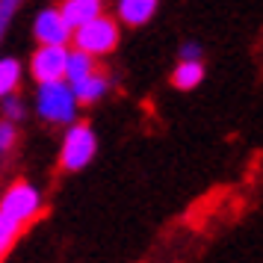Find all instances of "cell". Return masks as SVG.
Wrapping results in <instances>:
<instances>
[{
    "instance_id": "cell-1",
    "label": "cell",
    "mask_w": 263,
    "mask_h": 263,
    "mask_svg": "<svg viewBox=\"0 0 263 263\" xmlns=\"http://www.w3.org/2000/svg\"><path fill=\"white\" fill-rule=\"evenodd\" d=\"M77 98H74L71 86L65 80H50V83H39L36 92V112L50 124H71L77 119Z\"/></svg>"
},
{
    "instance_id": "cell-10",
    "label": "cell",
    "mask_w": 263,
    "mask_h": 263,
    "mask_svg": "<svg viewBox=\"0 0 263 263\" xmlns=\"http://www.w3.org/2000/svg\"><path fill=\"white\" fill-rule=\"evenodd\" d=\"M201 80H204L201 60H180L178 68L172 71V83L178 86L180 92H190L195 86H201Z\"/></svg>"
},
{
    "instance_id": "cell-8",
    "label": "cell",
    "mask_w": 263,
    "mask_h": 263,
    "mask_svg": "<svg viewBox=\"0 0 263 263\" xmlns=\"http://www.w3.org/2000/svg\"><path fill=\"white\" fill-rule=\"evenodd\" d=\"M68 86H71L77 104H95V101H101V98L109 92V77H107V74H101L95 68L89 77L77 80V83H68Z\"/></svg>"
},
{
    "instance_id": "cell-13",
    "label": "cell",
    "mask_w": 263,
    "mask_h": 263,
    "mask_svg": "<svg viewBox=\"0 0 263 263\" xmlns=\"http://www.w3.org/2000/svg\"><path fill=\"white\" fill-rule=\"evenodd\" d=\"M18 234H21V225L15 222L12 216L0 213V254L12 249V242L18 239Z\"/></svg>"
},
{
    "instance_id": "cell-6",
    "label": "cell",
    "mask_w": 263,
    "mask_h": 263,
    "mask_svg": "<svg viewBox=\"0 0 263 263\" xmlns=\"http://www.w3.org/2000/svg\"><path fill=\"white\" fill-rule=\"evenodd\" d=\"M33 36H36L39 45H65L71 42V27L65 24V18L60 15L57 6H48L36 15L33 21Z\"/></svg>"
},
{
    "instance_id": "cell-14",
    "label": "cell",
    "mask_w": 263,
    "mask_h": 263,
    "mask_svg": "<svg viewBox=\"0 0 263 263\" xmlns=\"http://www.w3.org/2000/svg\"><path fill=\"white\" fill-rule=\"evenodd\" d=\"M0 107H3V116H6L9 121L24 119V101L15 95V92H12V95H3V98H0Z\"/></svg>"
},
{
    "instance_id": "cell-4",
    "label": "cell",
    "mask_w": 263,
    "mask_h": 263,
    "mask_svg": "<svg viewBox=\"0 0 263 263\" xmlns=\"http://www.w3.org/2000/svg\"><path fill=\"white\" fill-rule=\"evenodd\" d=\"M0 213L12 216L18 225H24L30 219H36L42 213V195L33 183H15L9 190L3 192V198H0Z\"/></svg>"
},
{
    "instance_id": "cell-5",
    "label": "cell",
    "mask_w": 263,
    "mask_h": 263,
    "mask_svg": "<svg viewBox=\"0 0 263 263\" xmlns=\"http://www.w3.org/2000/svg\"><path fill=\"white\" fill-rule=\"evenodd\" d=\"M65 57L68 48L65 45H39L30 57V74L36 83H50V80H62L65 74Z\"/></svg>"
},
{
    "instance_id": "cell-9",
    "label": "cell",
    "mask_w": 263,
    "mask_h": 263,
    "mask_svg": "<svg viewBox=\"0 0 263 263\" xmlns=\"http://www.w3.org/2000/svg\"><path fill=\"white\" fill-rule=\"evenodd\" d=\"M157 12V0H119V18L130 27L148 24Z\"/></svg>"
},
{
    "instance_id": "cell-7",
    "label": "cell",
    "mask_w": 263,
    "mask_h": 263,
    "mask_svg": "<svg viewBox=\"0 0 263 263\" xmlns=\"http://www.w3.org/2000/svg\"><path fill=\"white\" fill-rule=\"evenodd\" d=\"M60 15L65 18V24L71 30H77L80 24L104 15V0H65L60 6Z\"/></svg>"
},
{
    "instance_id": "cell-15",
    "label": "cell",
    "mask_w": 263,
    "mask_h": 263,
    "mask_svg": "<svg viewBox=\"0 0 263 263\" xmlns=\"http://www.w3.org/2000/svg\"><path fill=\"white\" fill-rule=\"evenodd\" d=\"M21 9V0H0V42L6 36V27L15 18V12Z\"/></svg>"
},
{
    "instance_id": "cell-11",
    "label": "cell",
    "mask_w": 263,
    "mask_h": 263,
    "mask_svg": "<svg viewBox=\"0 0 263 263\" xmlns=\"http://www.w3.org/2000/svg\"><path fill=\"white\" fill-rule=\"evenodd\" d=\"M95 71V57H89L83 50H68V57H65V74H62V80L65 83H77V80H83L89 74Z\"/></svg>"
},
{
    "instance_id": "cell-3",
    "label": "cell",
    "mask_w": 263,
    "mask_h": 263,
    "mask_svg": "<svg viewBox=\"0 0 263 263\" xmlns=\"http://www.w3.org/2000/svg\"><path fill=\"white\" fill-rule=\"evenodd\" d=\"M119 24L107 18V15H98L92 21L80 24L77 30H71V42L77 50H83L89 57H104L109 50H116L119 45Z\"/></svg>"
},
{
    "instance_id": "cell-2",
    "label": "cell",
    "mask_w": 263,
    "mask_h": 263,
    "mask_svg": "<svg viewBox=\"0 0 263 263\" xmlns=\"http://www.w3.org/2000/svg\"><path fill=\"white\" fill-rule=\"evenodd\" d=\"M65 127L68 130H65V139L60 148V166L65 172H80L98 154V136L86 121H71Z\"/></svg>"
},
{
    "instance_id": "cell-12",
    "label": "cell",
    "mask_w": 263,
    "mask_h": 263,
    "mask_svg": "<svg viewBox=\"0 0 263 263\" xmlns=\"http://www.w3.org/2000/svg\"><path fill=\"white\" fill-rule=\"evenodd\" d=\"M21 83V62L12 60V57H3L0 60V98L12 95Z\"/></svg>"
},
{
    "instance_id": "cell-16",
    "label": "cell",
    "mask_w": 263,
    "mask_h": 263,
    "mask_svg": "<svg viewBox=\"0 0 263 263\" xmlns=\"http://www.w3.org/2000/svg\"><path fill=\"white\" fill-rule=\"evenodd\" d=\"M15 139H18V130H15V121L3 119V121H0V154L12 151Z\"/></svg>"
},
{
    "instance_id": "cell-17",
    "label": "cell",
    "mask_w": 263,
    "mask_h": 263,
    "mask_svg": "<svg viewBox=\"0 0 263 263\" xmlns=\"http://www.w3.org/2000/svg\"><path fill=\"white\" fill-rule=\"evenodd\" d=\"M180 60H201V45L198 42H183L180 45Z\"/></svg>"
}]
</instances>
